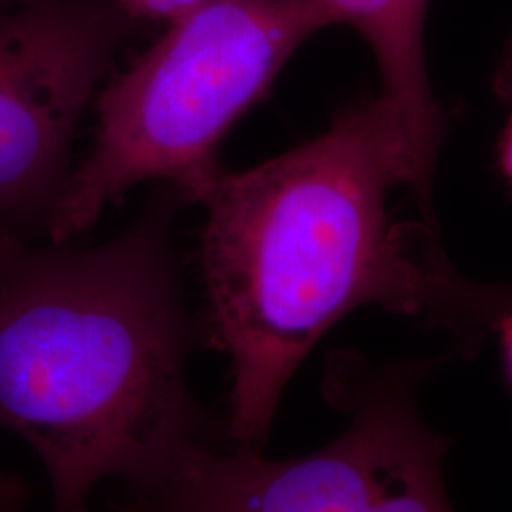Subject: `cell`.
<instances>
[{
  "instance_id": "5",
  "label": "cell",
  "mask_w": 512,
  "mask_h": 512,
  "mask_svg": "<svg viewBox=\"0 0 512 512\" xmlns=\"http://www.w3.org/2000/svg\"><path fill=\"white\" fill-rule=\"evenodd\" d=\"M112 55V25L90 8L0 6V232L10 234L12 220L52 217L78 122Z\"/></svg>"
},
{
  "instance_id": "12",
  "label": "cell",
  "mask_w": 512,
  "mask_h": 512,
  "mask_svg": "<svg viewBox=\"0 0 512 512\" xmlns=\"http://www.w3.org/2000/svg\"><path fill=\"white\" fill-rule=\"evenodd\" d=\"M73 512H92V511H90V509H88V507H82V509H78V511H73Z\"/></svg>"
},
{
  "instance_id": "13",
  "label": "cell",
  "mask_w": 512,
  "mask_h": 512,
  "mask_svg": "<svg viewBox=\"0 0 512 512\" xmlns=\"http://www.w3.org/2000/svg\"><path fill=\"white\" fill-rule=\"evenodd\" d=\"M0 512H8V511H6V509H2V507H0Z\"/></svg>"
},
{
  "instance_id": "8",
  "label": "cell",
  "mask_w": 512,
  "mask_h": 512,
  "mask_svg": "<svg viewBox=\"0 0 512 512\" xmlns=\"http://www.w3.org/2000/svg\"><path fill=\"white\" fill-rule=\"evenodd\" d=\"M499 84L503 88L505 97L511 101L512 107V38L507 46V54L503 59V67H501V78H499ZM499 160L503 165V171L507 175V179L512 183V112L509 122H507V128L503 131V137H501V145H499Z\"/></svg>"
},
{
  "instance_id": "6",
  "label": "cell",
  "mask_w": 512,
  "mask_h": 512,
  "mask_svg": "<svg viewBox=\"0 0 512 512\" xmlns=\"http://www.w3.org/2000/svg\"><path fill=\"white\" fill-rule=\"evenodd\" d=\"M329 25H348L374 54L382 76L378 99L401 131L423 177H433L444 116L431 92L425 21L431 0H319Z\"/></svg>"
},
{
  "instance_id": "9",
  "label": "cell",
  "mask_w": 512,
  "mask_h": 512,
  "mask_svg": "<svg viewBox=\"0 0 512 512\" xmlns=\"http://www.w3.org/2000/svg\"><path fill=\"white\" fill-rule=\"evenodd\" d=\"M27 482L10 471L0 469V507L10 512H23L27 505Z\"/></svg>"
},
{
  "instance_id": "1",
  "label": "cell",
  "mask_w": 512,
  "mask_h": 512,
  "mask_svg": "<svg viewBox=\"0 0 512 512\" xmlns=\"http://www.w3.org/2000/svg\"><path fill=\"white\" fill-rule=\"evenodd\" d=\"M418 169L384 103L340 112L323 135L245 171L222 169L200 203L205 332L230 361L226 433L260 450L285 387L344 317L366 306L448 332L467 355L512 313V285L454 270L435 226L391 217Z\"/></svg>"
},
{
  "instance_id": "4",
  "label": "cell",
  "mask_w": 512,
  "mask_h": 512,
  "mask_svg": "<svg viewBox=\"0 0 512 512\" xmlns=\"http://www.w3.org/2000/svg\"><path fill=\"white\" fill-rule=\"evenodd\" d=\"M431 361L372 366L334 353L325 397L348 416L317 452L268 459L238 446H190L150 486L122 494L126 512H454L442 480L448 440L418 408Z\"/></svg>"
},
{
  "instance_id": "2",
  "label": "cell",
  "mask_w": 512,
  "mask_h": 512,
  "mask_svg": "<svg viewBox=\"0 0 512 512\" xmlns=\"http://www.w3.org/2000/svg\"><path fill=\"white\" fill-rule=\"evenodd\" d=\"M183 203L165 186L107 243L0 256V429L35 452L52 512L88 507L109 478L143 490L211 442L186 384L194 329L171 236Z\"/></svg>"
},
{
  "instance_id": "11",
  "label": "cell",
  "mask_w": 512,
  "mask_h": 512,
  "mask_svg": "<svg viewBox=\"0 0 512 512\" xmlns=\"http://www.w3.org/2000/svg\"><path fill=\"white\" fill-rule=\"evenodd\" d=\"M19 241L14 238L12 234H4V232H0V256L6 255V253H10L14 247H18Z\"/></svg>"
},
{
  "instance_id": "7",
  "label": "cell",
  "mask_w": 512,
  "mask_h": 512,
  "mask_svg": "<svg viewBox=\"0 0 512 512\" xmlns=\"http://www.w3.org/2000/svg\"><path fill=\"white\" fill-rule=\"evenodd\" d=\"M116 6L133 19L154 21L171 25L175 21L188 16L205 0H114Z\"/></svg>"
},
{
  "instance_id": "10",
  "label": "cell",
  "mask_w": 512,
  "mask_h": 512,
  "mask_svg": "<svg viewBox=\"0 0 512 512\" xmlns=\"http://www.w3.org/2000/svg\"><path fill=\"white\" fill-rule=\"evenodd\" d=\"M501 334H503V349H505V363H507V372L512 380V313L501 323Z\"/></svg>"
},
{
  "instance_id": "3",
  "label": "cell",
  "mask_w": 512,
  "mask_h": 512,
  "mask_svg": "<svg viewBox=\"0 0 512 512\" xmlns=\"http://www.w3.org/2000/svg\"><path fill=\"white\" fill-rule=\"evenodd\" d=\"M325 27L319 0H205L167 25L99 93L92 152L55 203L50 241L78 238L137 184L164 183L200 203L224 169V137Z\"/></svg>"
}]
</instances>
